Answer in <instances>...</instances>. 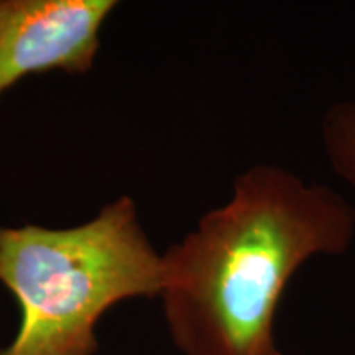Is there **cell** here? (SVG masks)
<instances>
[{"mask_svg": "<svg viewBox=\"0 0 355 355\" xmlns=\"http://www.w3.org/2000/svg\"><path fill=\"white\" fill-rule=\"evenodd\" d=\"M354 237V206L334 189L270 163L247 168L227 201L162 252L173 343L183 355H285L273 327L286 286Z\"/></svg>", "mask_w": 355, "mask_h": 355, "instance_id": "cell-1", "label": "cell"}, {"mask_svg": "<svg viewBox=\"0 0 355 355\" xmlns=\"http://www.w3.org/2000/svg\"><path fill=\"white\" fill-rule=\"evenodd\" d=\"M321 133L331 168L355 191V99L331 105L322 117Z\"/></svg>", "mask_w": 355, "mask_h": 355, "instance_id": "cell-4", "label": "cell"}, {"mask_svg": "<svg viewBox=\"0 0 355 355\" xmlns=\"http://www.w3.org/2000/svg\"><path fill=\"white\" fill-rule=\"evenodd\" d=\"M0 283L20 306L19 331L0 355H94L110 308L159 298L163 259L137 202L121 196L73 227L0 225Z\"/></svg>", "mask_w": 355, "mask_h": 355, "instance_id": "cell-2", "label": "cell"}, {"mask_svg": "<svg viewBox=\"0 0 355 355\" xmlns=\"http://www.w3.org/2000/svg\"><path fill=\"white\" fill-rule=\"evenodd\" d=\"M115 0H0V97L26 76L87 74Z\"/></svg>", "mask_w": 355, "mask_h": 355, "instance_id": "cell-3", "label": "cell"}]
</instances>
